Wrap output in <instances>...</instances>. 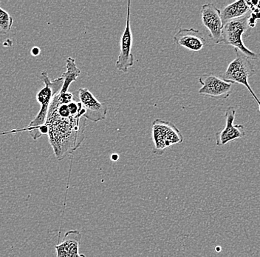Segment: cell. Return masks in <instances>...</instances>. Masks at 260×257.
<instances>
[{
    "label": "cell",
    "mask_w": 260,
    "mask_h": 257,
    "mask_svg": "<svg viewBox=\"0 0 260 257\" xmlns=\"http://www.w3.org/2000/svg\"><path fill=\"white\" fill-rule=\"evenodd\" d=\"M84 113L76 92H59L53 99L45 127L58 161L71 155L84 141L87 124Z\"/></svg>",
    "instance_id": "6da1fadb"
},
{
    "label": "cell",
    "mask_w": 260,
    "mask_h": 257,
    "mask_svg": "<svg viewBox=\"0 0 260 257\" xmlns=\"http://www.w3.org/2000/svg\"><path fill=\"white\" fill-rule=\"evenodd\" d=\"M40 79L45 83V87L41 89L37 95V100L40 104V111L30 125L22 130L23 131H28L32 139L35 141L38 140L42 135L48 134V129L45 127V123L48 119L49 110L53 99L61 92L64 83L61 76L54 80H50L46 71L41 73Z\"/></svg>",
    "instance_id": "7a4b0ae2"
},
{
    "label": "cell",
    "mask_w": 260,
    "mask_h": 257,
    "mask_svg": "<svg viewBox=\"0 0 260 257\" xmlns=\"http://www.w3.org/2000/svg\"><path fill=\"white\" fill-rule=\"evenodd\" d=\"M251 11L243 17L229 21L223 26L220 43L232 45L241 52L250 60H256L259 56L254 52L248 49L243 43V37L245 34H249L252 25L250 22Z\"/></svg>",
    "instance_id": "3957f363"
},
{
    "label": "cell",
    "mask_w": 260,
    "mask_h": 257,
    "mask_svg": "<svg viewBox=\"0 0 260 257\" xmlns=\"http://www.w3.org/2000/svg\"><path fill=\"white\" fill-rule=\"evenodd\" d=\"M235 51L236 58L228 66L226 71L222 75V79L231 84L237 83L245 86L251 93L252 97L257 103L260 112V100L248 82L249 78L256 73V69L249 59L247 58L245 55L236 48H235Z\"/></svg>",
    "instance_id": "277c9868"
},
{
    "label": "cell",
    "mask_w": 260,
    "mask_h": 257,
    "mask_svg": "<svg viewBox=\"0 0 260 257\" xmlns=\"http://www.w3.org/2000/svg\"><path fill=\"white\" fill-rule=\"evenodd\" d=\"M153 154L161 156L166 150L174 145L180 144L184 140L183 134L173 123L156 119L152 123Z\"/></svg>",
    "instance_id": "5b68a950"
},
{
    "label": "cell",
    "mask_w": 260,
    "mask_h": 257,
    "mask_svg": "<svg viewBox=\"0 0 260 257\" xmlns=\"http://www.w3.org/2000/svg\"><path fill=\"white\" fill-rule=\"evenodd\" d=\"M79 102L85 110L84 117L93 123L105 120L107 115L108 107L106 103L100 102L89 89L80 88L76 92Z\"/></svg>",
    "instance_id": "8992f818"
},
{
    "label": "cell",
    "mask_w": 260,
    "mask_h": 257,
    "mask_svg": "<svg viewBox=\"0 0 260 257\" xmlns=\"http://www.w3.org/2000/svg\"><path fill=\"white\" fill-rule=\"evenodd\" d=\"M199 82L202 85L198 92L201 95L217 100H225L232 92V84L214 74L203 75L199 78Z\"/></svg>",
    "instance_id": "52a82bcc"
},
{
    "label": "cell",
    "mask_w": 260,
    "mask_h": 257,
    "mask_svg": "<svg viewBox=\"0 0 260 257\" xmlns=\"http://www.w3.org/2000/svg\"><path fill=\"white\" fill-rule=\"evenodd\" d=\"M130 16H131V1H128L127 14H126V27L122 34L121 40V51L117 60L115 66L119 71L128 72V69L133 66L135 58L132 53L133 46V34L130 27Z\"/></svg>",
    "instance_id": "ba28073f"
},
{
    "label": "cell",
    "mask_w": 260,
    "mask_h": 257,
    "mask_svg": "<svg viewBox=\"0 0 260 257\" xmlns=\"http://www.w3.org/2000/svg\"><path fill=\"white\" fill-rule=\"evenodd\" d=\"M203 25L210 32V37L216 44L220 43L223 23L220 16V10L212 3L203 5L201 9Z\"/></svg>",
    "instance_id": "9c48e42d"
},
{
    "label": "cell",
    "mask_w": 260,
    "mask_h": 257,
    "mask_svg": "<svg viewBox=\"0 0 260 257\" xmlns=\"http://www.w3.org/2000/svg\"><path fill=\"white\" fill-rule=\"evenodd\" d=\"M236 108L233 106L228 107L225 110V127L223 130L216 133V145L217 146H223L243 138L245 135L244 126L242 125H235Z\"/></svg>",
    "instance_id": "30bf717a"
},
{
    "label": "cell",
    "mask_w": 260,
    "mask_h": 257,
    "mask_svg": "<svg viewBox=\"0 0 260 257\" xmlns=\"http://www.w3.org/2000/svg\"><path fill=\"white\" fill-rule=\"evenodd\" d=\"M175 43L193 52H198L206 45V40L200 31L192 28H180L173 37Z\"/></svg>",
    "instance_id": "8fae6325"
},
{
    "label": "cell",
    "mask_w": 260,
    "mask_h": 257,
    "mask_svg": "<svg viewBox=\"0 0 260 257\" xmlns=\"http://www.w3.org/2000/svg\"><path fill=\"white\" fill-rule=\"evenodd\" d=\"M82 235L79 231H69L65 233L64 238L56 245V257H86L79 253Z\"/></svg>",
    "instance_id": "7c38bea8"
},
{
    "label": "cell",
    "mask_w": 260,
    "mask_h": 257,
    "mask_svg": "<svg viewBox=\"0 0 260 257\" xmlns=\"http://www.w3.org/2000/svg\"><path fill=\"white\" fill-rule=\"evenodd\" d=\"M251 6L248 2L240 0L229 5L220 11L221 19L223 25L229 21L243 17L251 12Z\"/></svg>",
    "instance_id": "4fadbf2b"
},
{
    "label": "cell",
    "mask_w": 260,
    "mask_h": 257,
    "mask_svg": "<svg viewBox=\"0 0 260 257\" xmlns=\"http://www.w3.org/2000/svg\"><path fill=\"white\" fill-rule=\"evenodd\" d=\"M66 68V71L63 73L62 76H61L64 80L62 88L60 92L61 93L68 92L71 83L76 82V79L81 74L80 69L76 66V60L74 58H68L67 59Z\"/></svg>",
    "instance_id": "5bb4252c"
},
{
    "label": "cell",
    "mask_w": 260,
    "mask_h": 257,
    "mask_svg": "<svg viewBox=\"0 0 260 257\" xmlns=\"http://www.w3.org/2000/svg\"><path fill=\"white\" fill-rule=\"evenodd\" d=\"M13 18L4 9L0 8V34H7L13 25Z\"/></svg>",
    "instance_id": "9a60e30c"
},
{
    "label": "cell",
    "mask_w": 260,
    "mask_h": 257,
    "mask_svg": "<svg viewBox=\"0 0 260 257\" xmlns=\"http://www.w3.org/2000/svg\"><path fill=\"white\" fill-rule=\"evenodd\" d=\"M40 51L41 50L38 47H34L31 50V54L34 56H39V55H40Z\"/></svg>",
    "instance_id": "2e32d148"
},
{
    "label": "cell",
    "mask_w": 260,
    "mask_h": 257,
    "mask_svg": "<svg viewBox=\"0 0 260 257\" xmlns=\"http://www.w3.org/2000/svg\"><path fill=\"white\" fill-rule=\"evenodd\" d=\"M118 158H119V156L117 154H114L113 155H112L111 159L113 161H117L118 159Z\"/></svg>",
    "instance_id": "e0dca14e"
}]
</instances>
